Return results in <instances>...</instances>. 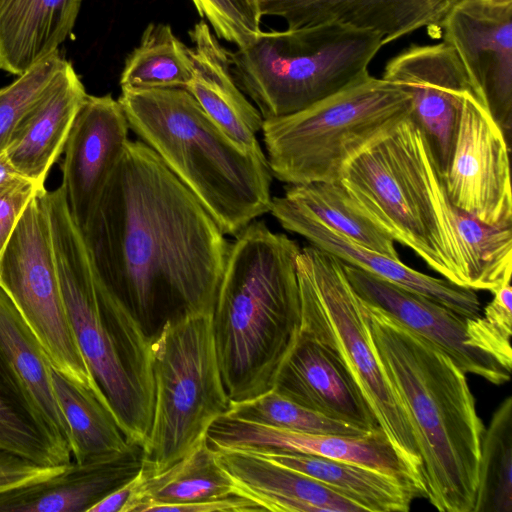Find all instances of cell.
<instances>
[{
  "label": "cell",
  "instance_id": "1",
  "mask_svg": "<svg viewBox=\"0 0 512 512\" xmlns=\"http://www.w3.org/2000/svg\"><path fill=\"white\" fill-rule=\"evenodd\" d=\"M80 230L97 280L151 339L170 320L211 314L230 243L143 141L128 140Z\"/></svg>",
  "mask_w": 512,
  "mask_h": 512
},
{
  "label": "cell",
  "instance_id": "2",
  "mask_svg": "<svg viewBox=\"0 0 512 512\" xmlns=\"http://www.w3.org/2000/svg\"><path fill=\"white\" fill-rule=\"evenodd\" d=\"M296 241L253 220L230 243L211 329L230 402L273 389L298 340L301 300Z\"/></svg>",
  "mask_w": 512,
  "mask_h": 512
},
{
  "label": "cell",
  "instance_id": "3",
  "mask_svg": "<svg viewBox=\"0 0 512 512\" xmlns=\"http://www.w3.org/2000/svg\"><path fill=\"white\" fill-rule=\"evenodd\" d=\"M365 306L377 357L416 436L426 498L440 512H473L485 427L466 372L425 338Z\"/></svg>",
  "mask_w": 512,
  "mask_h": 512
},
{
  "label": "cell",
  "instance_id": "4",
  "mask_svg": "<svg viewBox=\"0 0 512 512\" xmlns=\"http://www.w3.org/2000/svg\"><path fill=\"white\" fill-rule=\"evenodd\" d=\"M61 295L78 347L128 442L144 446L153 419L152 339L96 278L63 189L44 190Z\"/></svg>",
  "mask_w": 512,
  "mask_h": 512
},
{
  "label": "cell",
  "instance_id": "5",
  "mask_svg": "<svg viewBox=\"0 0 512 512\" xmlns=\"http://www.w3.org/2000/svg\"><path fill=\"white\" fill-rule=\"evenodd\" d=\"M130 129L195 195L225 235L268 213L272 173L265 154L236 145L183 88L121 89Z\"/></svg>",
  "mask_w": 512,
  "mask_h": 512
},
{
  "label": "cell",
  "instance_id": "6",
  "mask_svg": "<svg viewBox=\"0 0 512 512\" xmlns=\"http://www.w3.org/2000/svg\"><path fill=\"white\" fill-rule=\"evenodd\" d=\"M339 181L353 205L381 231L444 279L467 288L443 179L410 117L351 160Z\"/></svg>",
  "mask_w": 512,
  "mask_h": 512
},
{
  "label": "cell",
  "instance_id": "7",
  "mask_svg": "<svg viewBox=\"0 0 512 512\" xmlns=\"http://www.w3.org/2000/svg\"><path fill=\"white\" fill-rule=\"evenodd\" d=\"M411 111L406 89L368 74L301 111L266 119L261 131L271 173L289 185L339 181L351 160Z\"/></svg>",
  "mask_w": 512,
  "mask_h": 512
},
{
  "label": "cell",
  "instance_id": "8",
  "mask_svg": "<svg viewBox=\"0 0 512 512\" xmlns=\"http://www.w3.org/2000/svg\"><path fill=\"white\" fill-rule=\"evenodd\" d=\"M380 34L339 22L261 31L229 53L240 90L264 120L301 111L369 74Z\"/></svg>",
  "mask_w": 512,
  "mask_h": 512
},
{
  "label": "cell",
  "instance_id": "9",
  "mask_svg": "<svg viewBox=\"0 0 512 512\" xmlns=\"http://www.w3.org/2000/svg\"><path fill=\"white\" fill-rule=\"evenodd\" d=\"M297 274L301 330L341 360L380 428L426 497L422 461L409 416L373 345L365 302L348 281L342 261L312 245L300 249Z\"/></svg>",
  "mask_w": 512,
  "mask_h": 512
},
{
  "label": "cell",
  "instance_id": "10",
  "mask_svg": "<svg viewBox=\"0 0 512 512\" xmlns=\"http://www.w3.org/2000/svg\"><path fill=\"white\" fill-rule=\"evenodd\" d=\"M154 412L144 448V470L160 473L207 439L229 399L223 386L211 314L166 322L151 343Z\"/></svg>",
  "mask_w": 512,
  "mask_h": 512
},
{
  "label": "cell",
  "instance_id": "11",
  "mask_svg": "<svg viewBox=\"0 0 512 512\" xmlns=\"http://www.w3.org/2000/svg\"><path fill=\"white\" fill-rule=\"evenodd\" d=\"M42 192L27 205L0 257V288L36 335L51 365L73 382L104 395L66 315Z\"/></svg>",
  "mask_w": 512,
  "mask_h": 512
},
{
  "label": "cell",
  "instance_id": "12",
  "mask_svg": "<svg viewBox=\"0 0 512 512\" xmlns=\"http://www.w3.org/2000/svg\"><path fill=\"white\" fill-rule=\"evenodd\" d=\"M442 179L455 207L489 225L512 227L509 141L474 93L463 100Z\"/></svg>",
  "mask_w": 512,
  "mask_h": 512
},
{
  "label": "cell",
  "instance_id": "13",
  "mask_svg": "<svg viewBox=\"0 0 512 512\" xmlns=\"http://www.w3.org/2000/svg\"><path fill=\"white\" fill-rule=\"evenodd\" d=\"M342 264L360 298L434 344L466 373L496 385L510 380L511 368L485 349L480 315L464 317L426 296L345 262Z\"/></svg>",
  "mask_w": 512,
  "mask_h": 512
},
{
  "label": "cell",
  "instance_id": "14",
  "mask_svg": "<svg viewBox=\"0 0 512 512\" xmlns=\"http://www.w3.org/2000/svg\"><path fill=\"white\" fill-rule=\"evenodd\" d=\"M382 78L410 93V118L424 134L443 177L463 100L469 93L477 95L457 54L444 41L411 44L388 61Z\"/></svg>",
  "mask_w": 512,
  "mask_h": 512
},
{
  "label": "cell",
  "instance_id": "15",
  "mask_svg": "<svg viewBox=\"0 0 512 512\" xmlns=\"http://www.w3.org/2000/svg\"><path fill=\"white\" fill-rule=\"evenodd\" d=\"M441 35L460 59L479 98L510 141L512 128V4L462 0Z\"/></svg>",
  "mask_w": 512,
  "mask_h": 512
},
{
  "label": "cell",
  "instance_id": "16",
  "mask_svg": "<svg viewBox=\"0 0 512 512\" xmlns=\"http://www.w3.org/2000/svg\"><path fill=\"white\" fill-rule=\"evenodd\" d=\"M129 129L118 100L110 94H87L69 131L61 165V187L79 228L85 225L118 164Z\"/></svg>",
  "mask_w": 512,
  "mask_h": 512
},
{
  "label": "cell",
  "instance_id": "17",
  "mask_svg": "<svg viewBox=\"0 0 512 512\" xmlns=\"http://www.w3.org/2000/svg\"><path fill=\"white\" fill-rule=\"evenodd\" d=\"M207 443L213 449L296 452L356 463L400 478L420 496L414 476L381 429L360 437L306 434L224 414L208 429Z\"/></svg>",
  "mask_w": 512,
  "mask_h": 512
},
{
  "label": "cell",
  "instance_id": "18",
  "mask_svg": "<svg viewBox=\"0 0 512 512\" xmlns=\"http://www.w3.org/2000/svg\"><path fill=\"white\" fill-rule=\"evenodd\" d=\"M269 212L284 229L301 235L312 246L342 262L426 296L464 317L481 315V303L474 290L423 274L406 266L400 259L357 244L284 195L272 198Z\"/></svg>",
  "mask_w": 512,
  "mask_h": 512
},
{
  "label": "cell",
  "instance_id": "19",
  "mask_svg": "<svg viewBox=\"0 0 512 512\" xmlns=\"http://www.w3.org/2000/svg\"><path fill=\"white\" fill-rule=\"evenodd\" d=\"M273 389L306 408L367 432L381 429L338 356L301 332L277 373Z\"/></svg>",
  "mask_w": 512,
  "mask_h": 512
},
{
  "label": "cell",
  "instance_id": "20",
  "mask_svg": "<svg viewBox=\"0 0 512 512\" xmlns=\"http://www.w3.org/2000/svg\"><path fill=\"white\" fill-rule=\"evenodd\" d=\"M144 463V448H127L83 462L71 460L54 476L4 492L0 512H89L108 494L133 479Z\"/></svg>",
  "mask_w": 512,
  "mask_h": 512
},
{
  "label": "cell",
  "instance_id": "21",
  "mask_svg": "<svg viewBox=\"0 0 512 512\" xmlns=\"http://www.w3.org/2000/svg\"><path fill=\"white\" fill-rule=\"evenodd\" d=\"M193 77L186 90L217 125L241 149L264 154L256 134L263 117L234 79L226 50L205 21L189 31Z\"/></svg>",
  "mask_w": 512,
  "mask_h": 512
},
{
  "label": "cell",
  "instance_id": "22",
  "mask_svg": "<svg viewBox=\"0 0 512 512\" xmlns=\"http://www.w3.org/2000/svg\"><path fill=\"white\" fill-rule=\"evenodd\" d=\"M86 96L82 81L67 61L16 127L4 151L23 177L44 186Z\"/></svg>",
  "mask_w": 512,
  "mask_h": 512
},
{
  "label": "cell",
  "instance_id": "23",
  "mask_svg": "<svg viewBox=\"0 0 512 512\" xmlns=\"http://www.w3.org/2000/svg\"><path fill=\"white\" fill-rule=\"evenodd\" d=\"M220 466L245 496L273 512H357L355 502L323 483L254 452L214 449Z\"/></svg>",
  "mask_w": 512,
  "mask_h": 512
},
{
  "label": "cell",
  "instance_id": "24",
  "mask_svg": "<svg viewBox=\"0 0 512 512\" xmlns=\"http://www.w3.org/2000/svg\"><path fill=\"white\" fill-rule=\"evenodd\" d=\"M83 0H0V69L20 76L58 52Z\"/></svg>",
  "mask_w": 512,
  "mask_h": 512
},
{
  "label": "cell",
  "instance_id": "25",
  "mask_svg": "<svg viewBox=\"0 0 512 512\" xmlns=\"http://www.w3.org/2000/svg\"><path fill=\"white\" fill-rule=\"evenodd\" d=\"M0 347L35 413L59 448L72 458L71 433L54 392L51 363L36 335L1 288Z\"/></svg>",
  "mask_w": 512,
  "mask_h": 512
},
{
  "label": "cell",
  "instance_id": "26",
  "mask_svg": "<svg viewBox=\"0 0 512 512\" xmlns=\"http://www.w3.org/2000/svg\"><path fill=\"white\" fill-rule=\"evenodd\" d=\"M462 0H305L302 27L339 22L381 35L383 46L426 28L441 34L449 12Z\"/></svg>",
  "mask_w": 512,
  "mask_h": 512
},
{
  "label": "cell",
  "instance_id": "27",
  "mask_svg": "<svg viewBox=\"0 0 512 512\" xmlns=\"http://www.w3.org/2000/svg\"><path fill=\"white\" fill-rule=\"evenodd\" d=\"M248 451L323 483L355 502L363 511L406 512L413 498L418 497L400 478L360 464L296 452Z\"/></svg>",
  "mask_w": 512,
  "mask_h": 512
},
{
  "label": "cell",
  "instance_id": "28",
  "mask_svg": "<svg viewBox=\"0 0 512 512\" xmlns=\"http://www.w3.org/2000/svg\"><path fill=\"white\" fill-rule=\"evenodd\" d=\"M139 474V486L128 512H156L165 505L240 495L207 439L168 469L150 475L142 466Z\"/></svg>",
  "mask_w": 512,
  "mask_h": 512
},
{
  "label": "cell",
  "instance_id": "29",
  "mask_svg": "<svg viewBox=\"0 0 512 512\" xmlns=\"http://www.w3.org/2000/svg\"><path fill=\"white\" fill-rule=\"evenodd\" d=\"M51 380L60 409L69 426L73 461L121 451L126 436L106 397L79 385L51 365Z\"/></svg>",
  "mask_w": 512,
  "mask_h": 512
},
{
  "label": "cell",
  "instance_id": "30",
  "mask_svg": "<svg viewBox=\"0 0 512 512\" xmlns=\"http://www.w3.org/2000/svg\"><path fill=\"white\" fill-rule=\"evenodd\" d=\"M0 447L45 466L72 460L35 413L1 347Z\"/></svg>",
  "mask_w": 512,
  "mask_h": 512
},
{
  "label": "cell",
  "instance_id": "31",
  "mask_svg": "<svg viewBox=\"0 0 512 512\" xmlns=\"http://www.w3.org/2000/svg\"><path fill=\"white\" fill-rule=\"evenodd\" d=\"M192 77L190 48L169 25L151 23L125 60L120 86L126 90L186 89Z\"/></svg>",
  "mask_w": 512,
  "mask_h": 512
},
{
  "label": "cell",
  "instance_id": "32",
  "mask_svg": "<svg viewBox=\"0 0 512 512\" xmlns=\"http://www.w3.org/2000/svg\"><path fill=\"white\" fill-rule=\"evenodd\" d=\"M467 280L472 290L495 291L511 281L512 227L493 226L449 204Z\"/></svg>",
  "mask_w": 512,
  "mask_h": 512
},
{
  "label": "cell",
  "instance_id": "33",
  "mask_svg": "<svg viewBox=\"0 0 512 512\" xmlns=\"http://www.w3.org/2000/svg\"><path fill=\"white\" fill-rule=\"evenodd\" d=\"M284 196L353 242L400 259L394 241L353 205L340 181L287 184Z\"/></svg>",
  "mask_w": 512,
  "mask_h": 512
},
{
  "label": "cell",
  "instance_id": "34",
  "mask_svg": "<svg viewBox=\"0 0 512 512\" xmlns=\"http://www.w3.org/2000/svg\"><path fill=\"white\" fill-rule=\"evenodd\" d=\"M473 512H512V398L495 410L485 429Z\"/></svg>",
  "mask_w": 512,
  "mask_h": 512
},
{
  "label": "cell",
  "instance_id": "35",
  "mask_svg": "<svg viewBox=\"0 0 512 512\" xmlns=\"http://www.w3.org/2000/svg\"><path fill=\"white\" fill-rule=\"evenodd\" d=\"M225 414L298 433L349 437H360L372 433L306 408L274 389L247 401L230 402Z\"/></svg>",
  "mask_w": 512,
  "mask_h": 512
},
{
  "label": "cell",
  "instance_id": "36",
  "mask_svg": "<svg viewBox=\"0 0 512 512\" xmlns=\"http://www.w3.org/2000/svg\"><path fill=\"white\" fill-rule=\"evenodd\" d=\"M67 61L58 52L40 61L0 88V154L21 120L39 100Z\"/></svg>",
  "mask_w": 512,
  "mask_h": 512
},
{
  "label": "cell",
  "instance_id": "37",
  "mask_svg": "<svg viewBox=\"0 0 512 512\" xmlns=\"http://www.w3.org/2000/svg\"><path fill=\"white\" fill-rule=\"evenodd\" d=\"M199 15L211 25L218 39L244 48L262 31L256 0H192Z\"/></svg>",
  "mask_w": 512,
  "mask_h": 512
},
{
  "label": "cell",
  "instance_id": "38",
  "mask_svg": "<svg viewBox=\"0 0 512 512\" xmlns=\"http://www.w3.org/2000/svg\"><path fill=\"white\" fill-rule=\"evenodd\" d=\"M43 190L27 178L0 186V257L27 205Z\"/></svg>",
  "mask_w": 512,
  "mask_h": 512
},
{
  "label": "cell",
  "instance_id": "39",
  "mask_svg": "<svg viewBox=\"0 0 512 512\" xmlns=\"http://www.w3.org/2000/svg\"><path fill=\"white\" fill-rule=\"evenodd\" d=\"M65 465H40L0 447V495L9 490L50 478L62 471Z\"/></svg>",
  "mask_w": 512,
  "mask_h": 512
},
{
  "label": "cell",
  "instance_id": "40",
  "mask_svg": "<svg viewBox=\"0 0 512 512\" xmlns=\"http://www.w3.org/2000/svg\"><path fill=\"white\" fill-rule=\"evenodd\" d=\"M159 511L177 512H255L266 511L264 507L253 500L242 496L232 495L208 501L165 505Z\"/></svg>",
  "mask_w": 512,
  "mask_h": 512
},
{
  "label": "cell",
  "instance_id": "41",
  "mask_svg": "<svg viewBox=\"0 0 512 512\" xmlns=\"http://www.w3.org/2000/svg\"><path fill=\"white\" fill-rule=\"evenodd\" d=\"M492 301L484 308L483 317L503 334L512 333V289L511 281L492 292Z\"/></svg>",
  "mask_w": 512,
  "mask_h": 512
},
{
  "label": "cell",
  "instance_id": "42",
  "mask_svg": "<svg viewBox=\"0 0 512 512\" xmlns=\"http://www.w3.org/2000/svg\"><path fill=\"white\" fill-rule=\"evenodd\" d=\"M139 482L140 474L138 473L133 479L100 500L89 512H128L129 505L136 494Z\"/></svg>",
  "mask_w": 512,
  "mask_h": 512
},
{
  "label": "cell",
  "instance_id": "43",
  "mask_svg": "<svg viewBox=\"0 0 512 512\" xmlns=\"http://www.w3.org/2000/svg\"><path fill=\"white\" fill-rule=\"evenodd\" d=\"M23 177L10 163L5 152L0 154V186L12 183Z\"/></svg>",
  "mask_w": 512,
  "mask_h": 512
},
{
  "label": "cell",
  "instance_id": "44",
  "mask_svg": "<svg viewBox=\"0 0 512 512\" xmlns=\"http://www.w3.org/2000/svg\"><path fill=\"white\" fill-rule=\"evenodd\" d=\"M483 1H486V2H489L492 4H497V5L512 4V0H483Z\"/></svg>",
  "mask_w": 512,
  "mask_h": 512
}]
</instances>
